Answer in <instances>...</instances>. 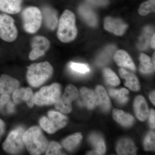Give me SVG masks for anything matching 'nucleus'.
<instances>
[{"mask_svg": "<svg viewBox=\"0 0 155 155\" xmlns=\"http://www.w3.org/2000/svg\"><path fill=\"white\" fill-rule=\"evenodd\" d=\"M113 117L116 122L125 127L131 126L134 121L133 116L118 109H115L113 110Z\"/></svg>", "mask_w": 155, "mask_h": 155, "instance_id": "nucleus-20", "label": "nucleus"}, {"mask_svg": "<svg viewBox=\"0 0 155 155\" xmlns=\"http://www.w3.org/2000/svg\"><path fill=\"white\" fill-rule=\"evenodd\" d=\"M48 118L42 117L39 121L42 128L48 133L53 134L63 128L67 124V116L55 111H51L48 113Z\"/></svg>", "mask_w": 155, "mask_h": 155, "instance_id": "nucleus-6", "label": "nucleus"}, {"mask_svg": "<svg viewBox=\"0 0 155 155\" xmlns=\"http://www.w3.org/2000/svg\"><path fill=\"white\" fill-rule=\"evenodd\" d=\"M155 53H154L153 55V65L154 67H155Z\"/></svg>", "mask_w": 155, "mask_h": 155, "instance_id": "nucleus-44", "label": "nucleus"}, {"mask_svg": "<svg viewBox=\"0 0 155 155\" xmlns=\"http://www.w3.org/2000/svg\"><path fill=\"white\" fill-rule=\"evenodd\" d=\"M104 75L106 81L110 85L117 86L120 84L119 78L110 69L106 68L104 69Z\"/></svg>", "mask_w": 155, "mask_h": 155, "instance_id": "nucleus-30", "label": "nucleus"}, {"mask_svg": "<svg viewBox=\"0 0 155 155\" xmlns=\"http://www.w3.org/2000/svg\"><path fill=\"white\" fill-rule=\"evenodd\" d=\"M31 51L29 58L34 61L41 56H43L50 48L49 41L46 38L41 36L35 37L31 41Z\"/></svg>", "mask_w": 155, "mask_h": 155, "instance_id": "nucleus-9", "label": "nucleus"}, {"mask_svg": "<svg viewBox=\"0 0 155 155\" xmlns=\"http://www.w3.org/2000/svg\"><path fill=\"white\" fill-rule=\"evenodd\" d=\"M23 141L28 152L31 155H41L46 150L48 145L40 128L33 126L24 132Z\"/></svg>", "mask_w": 155, "mask_h": 155, "instance_id": "nucleus-1", "label": "nucleus"}, {"mask_svg": "<svg viewBox=\"0 0 155 155\" xmlns=\"http://www.w3.org/2000/svg\"><path fill=\"white\" fill-rule=\"evenodd\" d=\"M69 67L73 72L80 75L87 74L90 71L87 64L71 62L69 64Z\"/></svg>", "mask_w": 155, "mask_h": 155, "instance_id": "nucleus-28", "label": "nucleus"}, {"mask_svg": "<svg viewBox=\"0 0 155 155\" xmlns=\"http://www.w3.org/2000/svg\"><path fill=\"white\" fill-rule=\"evenodd\" d=\"M61 86L57 83L42 87L34 96L35 103L38 106L55 104L61 97Z\"/></svg>", "mask_w": 155, "mask_h": 155, "instance_id": "nucleus-5", "label": "nucleus"}, {"mask_svg": "<svg viewBox=\"0 0 155 155\" xmlns=\"http://www.w3.org/2000/svg\"><path fill=\"white\" fill-rule=\"evenodd\" d=\"M78 104L88 109H93L95 105L94 92L91 90L83 87L81 89Z\"/></svg>", "mask_w": 155, "mask_h": 155, "instance_id": "nucleus-14", "label": "nucleus"}, {"mask_svg": "<svg viewBox=\"0 0 155 155\" xmlns=\"http://www.w3.org/2000/svg\"><path fill=\"white\" fill-rule=\"evenodd\" d=\"M105 29L117 35H122L127 28V25L121 19L107 17L104 24Z\"/></svg>", "mask_w": 155, "mask_h": 155, "instance_id": "nucleus-11", "label": "nucleus"}, {"mask_svg": "<svg viewBox=\"0 0 155 155\" xmlns=\"http://www.w3.org/2000/svg\"><path fill=\"white\" fill-rule=\"evenodd\" d=\"M24 129L21 127H17L11 131L3 143V150L10 154H17L23 149L24 143L23 136Z\"/></svg>", "mask_w": 155, "mask_h": 155, "instance_id": "nucleus-7", "label": "nucleus"}, {"mask_svg": "<svg viewBox=\"0 0 155 155\" xmlns=\"http://www.w3.org/2000/svg\"><path fill=\"white\" fill-rule=\"evenodd\" d=\"M89 2L97 6H104L107 5L109 0H88Z\"/></svg>", "mask_w": 155, "mask_h": 155, "instance_id": "nucleus-35", "label": "nucleus"}, {"mask_svg": "<svg viewBox=\"0 0 155 155\" xmlns=\"http://www.w3.org/2000/svg\"><path fill=\"white\" fill-rule=\"evenodd\" d=\"M10 100V97L9 94H2L0 97V103L3 105L5 106L9 102Z\"/></svg>", "mask_w": 155, "mask_h": 155, "instance_id": "nucleus-37", "label": "nucleus"}, {"mask_svg": "<svg viewBox=\"0 0 155 155\" xmlns=\"http://www.w3.org/2000/svg\"><path fill=\"white\" fill-rule=\"evenodd\" d=\"M114 61L118 66L126 67L135 71L136 67L132 59L128 54L123 50H119L115 53Z\"/></svg>", "mask_w": 155, "mask_h": 155, "instance_id": "nucleus-16", "label": "nucleus"}, {"mask_svg": "<svg viewBox=\"0 0 155 155\" xmlns=\"http://www.w3.org/2000/svg\"><path fill=\"white\" fill-rule=\"evenodd\" d=\"M22 0H0V11L14 14L21 11Z\"/></svg>", "mask_w": 155, "mask_h": 155, "instance_id": "nucleus-17", "label": "nucleus"}, {"mask_svg": "<svg viewBox=\"0 0 155 155\" xmlns=\"http://www.w3.org/2000/svg\"><path fill=\"white\" fill-rule=\"evenodd\" d=\"M23 101L25 102L27 105L30 108L33 107L35 103L34 96L31 89L29 87L25 88V95Z\"/></svg>", "mask_w": 155, "mask_h": 155, "instance_id": "nucleus-33", "label": "nucleus"}, {"mask_svg": "<svg viewBox=\"0 0 155 155\" xmlns=\"http://www.w3.org/2000/svg\"><path fill=\"white\" fill-rule=\"evenodd\" d=\"M5 122L0 119V139L5 133Z\"/></svg>", "mask_w": 155, "mask_h": 155, "instance_id": "nucleus-39", "label": "nucleus"}, {"mask_svg": "<svg viewBox=\"0 0 155 155\" xmlns=\"http://www.w3.org/2000/svg\"><path fill=\"white\" fill-rule=\"evenodd\" d=\"M77 35L75 15L71 11L66 10L60 18L57 36L62 42L68 43L74 40Z\"/></svg>", "mask_w": 155, "mask_h": 155, "instance_id": "nucleus-2", "label": "nucleus"}, {"mask_svg": "<svg viewBox=\"0 0 155 155\" xmlns=\"http://www.w3.org/2000/svg\"><path fill=\"white\" fill-rule=\"evenodd\" d=\"M149 124L150 127L154 128L155 127V113L154 110H151L149 115Z\"/></svg>", "mask_w": 155, "mask_h": 155, "instance_id": "nucleus-36", "label": "nucleus"}, {"mask_svg": "<svg viewBox=\"0 0 155 155\" xmlns=\"http://www.w3.org/2000/svg\"><path fill=\"white\" fill-rule=\"evenodd\" d=\"M53 69L48 62L34 64L28 67L27 79L31 86L38 87L52 75Z\"/></svg>", "mask_w": 155, "mask_h": 155, "instance_id": "nucleus-3", "label": "nucleus"}, {"mask_svg": "<svg viewBox=\"0 0 155 155\" xmlns=\"http://www.w3.org/2000/svg\"><path fill=\"white\" fill-rule=\"evenodd\" d=\"M7 111L9 114H12L15 111V105L13 102L9 101L7 104Z\"/></svg>", "mask_w": 155, "mask_h": 155, "instance_id": "nucleus-38", "label": "nucleus"}, {"mask_svg": "<svg viewBox=\"0 0 155 155\" xmlns=\"http://www.w3.org/2000/svg\"><path fill=\"white\" fill-rule=\"evenodd\" d=\"M78 11L81 16L89 25L94 26L97 25V19L96 15L91 8L83 5L79 7Z\"/></svg>", "mask_w": 155, "mask_h": 155, "instance_id": "nucleus-21", "label": "nucleus"}, {"mask_svg": "<svg viewBox=\"0 0 155 155\" xmlns=\"http://www.w3.org/2000/svg\"><path fill=\"white\" fill-rule=\"evenodd\" d=\"M94 94L95 104L103 111L109 110L110 108V101L104 88L98 85L96 88Z\"/></svg>", "mask_w": 155, "mask_h": 155, "instance_id": "nucleus-12", "label": "nucleus"}, {"mask_svg": "<svg viewBox=\"0 0 155 155\" xmlns=\"http://www.w3.org/2000/svg\"><path fill=\"white\" fill-rule=\"evenodd\" d=\"M140 70L142 73L144 74L150 73L154 70L155 67L152 63L150 59L148 56L142 54L140 56Z\"/></svg>", "mask_w": 155, "mask_h": 155, "instance_id": "nucleus-25", "label": "nucleus"}, {"mask_svg": "<svg viewBox=\"0 0 155 155\" xmlns=\"http://www.w3.org/2000/svg\"><path fill=\"white\" fill-rule=\"evenodd\" d=\"M46 155H65L61 145L55 141H52L48 144Z\"/></svg>", "mask_w": 155, "mask_h": 155, "instance_id": "nucleus-31", "label": "nucleus"}, {"mask_svg": "<svg viewBox=\"0 0 155 155\" xmlns=\"http://www.w3.org/2000/svg\"><path fill=\"white\" fill-rule=\"evenodd\" d=\"M151 47L153 49H155V34L153 35L150 43Z\"/></svg>", "mask_w": 155, "mask_h": 155, "instance_id": "nucleus-41", "label": "nucleus"}, {"mask_svg": "<svg viewBox=\"0 0 155 155\" xmlns=\"http://www.w3.org/2000/svg\"><path fill=\"white\" fill-rule=\"evenodd\" d=\"M45 24L49 29L54 30L58 24V17L57 12L54 9L49 7H45L41 12Z\"/></svg>", "mask_w": 155, "mask_h": 155, "instance_id": "nucleus-15", "label": "nucleus"}, {"mask_svg": "<svg viewBox=\"0 0 155 155\" xmlns=\"http://www.w3.org/2000/svg\"><path fill=\"white\" fill-rule=\"evenodd\" d=\"M155 133L150 131L145 138L143 146L146 150H155Z\"/></svg>", "mask_w": 155, "mask_h": 155, "instance_id": "nucleus-32", "label": "nucleus"}, {"mask_svg": "<svg viewBox=\"0 0 155 155\" xmlns=\"http://www.w3.org/2000/svg\"><path fill=\"white\" fill-rule=\"evenodd\" d=\"M119 72L121 77L125 79V86L134 91L139 90V82L135 75L127 72L123 68L119 69Z\"/></svg>", "mask_w": 155, "mask_h": 155, "instance_id": "nucleus-19", "label": "nucleus"}, {"mask_svg": "<svg viewBox=\"0 0 155 155\" xmlns=\"http://www.w3.org/2000/svg\"><path fill=\"white\" fill-rule=\"evenodd\" d=\"M82 138L81 133H75L63 140L62 142V146L67 150L72 151L79 144Z\"/></svg>", "mask_w": 155, "mask_h": 155, "instance_id": "nucleus-22", "label": "nucleus"}, {"mask_svg": "<svg viewBox=\"0 0 155 155\" xmlns=\"http://www.w3.org/2000/svg\"><path fill=\"white\" fill-rule=\"evenodd\" d=\"M89 141L93 146L95 150L99 152L102 155L105 153L106 146L102 137L97 134H92L89 137Z\"/></svg>", "mask_w": 155, "mask_h": 155, "instance_id": "nucleus-23", "label": "nucleus"}, {"mask_svg": "<svg viewBox=\"0 0 155 155\" xmlns=\"http://www.w3.org/2000/svg\"><path fill=\"white\" fill-rule=\"evenodd\" d=\"M155 0H149L143 3L139 9V13L141 16H146L155 12Z\"/></svg>", "mask_w": 155, "mask_h": 155, "instance_id": "nucleus-29", "label": "nucleus"}, {"mask_svg": "<svg viewBox=\"0 0 155 155\" xmlns=\"http://www.w3.org/2000/svg\"><path fill=\"white\" fill-rule=\"evenodd\" d=\"M25 88L17 89L14 92L13 98L16 104H19L23 101L25 95Z\"/></svg>", "mask_w": 155, "mask_h": 155, "instance_id": "nucleus-34", "label": "nucleus"}, {"mask_svg": "<svg viewBox=\"0 0 155 155\" xmlns=\"http://www.w3.org/2000/svg\"><path fill=\"white\" fill-rule=\"evenodd\" d=\"M155 91H153L150 95V99L153 104H155Z\"/></svg>", "mask_w": 155, "mask_h": 155, "instance_id": "nucleus-40", "label": "nucleus"}, {"mask_svg": "<svg viewBox=\"0 0 155 155\" xmlns=\"http://www.w3.org/2000/svg\"><path fill=\"white\" fill-rule=\"evenodd\" d=\"M14 22L11 16L0 14V38L3 40L10 42L17 38L18 31Z\"/></svg>", "mask_w": 155, "mask_h": 155, "instance_id": "nucleus-8", "label": "nucleus"}, {"mask_svg": "<svg viewBox=\"0 0 155 155\" xmlns=\"http://www.w3.org/2000/svg\"><path fill=\"white\" fill-rule=\"evenodd\" d=\"M56 109L65 114L70 113L72 111L71 102L65 99L63 97H60L55 103Z\"/></svg>", "mask_w": 155, "mask_h": 155, "instance_id": "nucleus-26", "label": "nucleus"}, {"mask_svg": "<svg viewBox=\"0 0 155 155\" xmlns=\"http://www.w3.org/2000/svg\"><path fill=\"white\" fill-rule=\"evenodd\" d=\"M116 151L119 155H135L137 149L132 140L129 139H122L118 143Z\"/></svg>", "mask_w": 155, "mask_h": 155, "instance_id": "nucleus-18", "label": "nucleus"}, {"mask_svg": "<svg viewBox=\"0 0 155 155\" xmlns=\"http://www.w3.org/2000/svg\"><path fill=\"white\" fill-rule=\"evenodd\" d=\"M19 82L10 75L3 74L0 76V94H11L18 89Z\"/></svg>", "mask_w": 155, "mask_h": 155, "instance_id": "nucleus-10", "label": "nucleus"}, {"mask_svg": "<svg viewBox=\"0 0 155 155\" xmlns=\"http://www.w3.org/2000/svg\"><path fill=\"white\" fill-rule=\"evenodd\" d=\"M4 107H5V106L3 105L0 103V113L2 111L3 109H4Z\"/></svg>", "mask_w": 155, "mask_h": 155, "instance_id": "nucleus-43", "label": "nucleus"}, {"mask_svg": "<svg viewBox=\"0 0 155 155\" xmlns=\"http://www.w3.org/2000/svg\"><path fill=\"white\" fill-rule=\"evenodd\" d=\"M62 97L72 103V101L77 99L78 98V91L75 86L72 84H69L66 87L64 95Z\"/></svg>", "mask_w": 155, "mask_h": 155, "instance_id": "nucleus-27", "label": "nucleus"}, {"mask_svg": "<svg viewBox=\"0 0 155 155\" xmlns=\"http://www.w3.org/2000/svg\"><path fill=\"white\" fill-rule=\"evenodd\" d=\"M109 92L110 95L120 104H125L128 101V97L127 95L129 94V91L127 89L123 88L120 90L110 89Z\"/></svg>", "mask_w": 155, "mask_h": 155, "instance_id": "nucleus-24", "label": "nucleus"}, {"mask_svg": "<svg viewBox=\"0 0 155 155\" xmlns=\"http://www.w3.org/2000/svg\"><path fill=\"white\" fill-rule=\"evenodd\" d=\"M23 28L28 33H35L40 28L42 16L40 10L35 7L26 8L22 14Z\"/></svg>", "mask_w": 155, "mask_h": 155, "instance_id": "nucleus-4", "label": "nucleus"}, {"mask_svg": "<svg viewBox=\"0 0 155 155\" xmlns=\"http://www.w3.org/2000/svg\"><path fill=\"white\" fill-rule=\"evenodd\" d=\"M134 107L137 117L140 121H144L149 115V110L146 101L143 97L138 96L136 97Z\"/></svg>", "mask_w": 155, "mask_h": 155, "instance_id": "nucleus-13", "label": "nucleus"}, {"mask_svg": "<svg viewBox=\"0 0 155 155\" xmlns=\"http://www.w3.org/2000/svg\"><path fill=\"white\" fill-rule=\"evenodd\" d=\"M87 155H102V154L99 152L97 151L96 150H94L88 152L87 153Z\"/></svg>", "mask_w": 155, "mask_h": 155, "instance_id": "nucleus-42", "label": "nucleus"}]
</instances>
